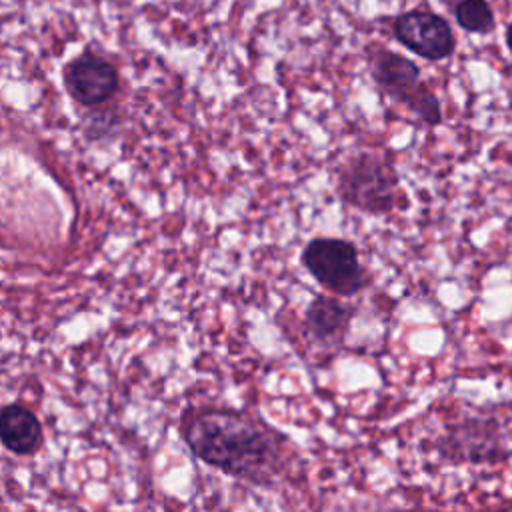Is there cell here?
Returning <instances> with one entry per match:
<instances>
[{
	"label": "cell",
	"mask_w": 512,
	"mask_h": 512,
	"mask_svg": "<svg viewBox=\"0 0 512 512\" xmlns=\"http://www.w3.org/2000/svg\"><path fill=\"white\" fill-rule=\"evenodd\" d=\"M64 86L76 102L96 106L116 92L118 72L106 58L82 54L64 68Z\"/></svg>",
	"instance_id": "obj_7"
},
{
	"label": "cell",
	"mask_w": 512,
	"mask_h": 512,
	"mask_svg": "<svg viewBox=\"0 0 512 512\" xmlns=\"http://www.w3.org/2000/svg\"><path fill=\"white\" fill-rule=\"evenodd\" d=\"M396 40L426 60H444L454 52L456 40L450 24L428 10H410L392 24Z\"/></svg>",
	"instance_id": "obj_6"
},
{
	"label": "cell",
	"mask_w": 512,
	"mask_h": 512,
	"mask_svg": "<svg viewBox=\"0 0 512 512\" xmlns=\"http://www.w3.org/2000/svg\"><path fill=\"white\" fill-rule=\"evenodd\" d=\"M354 308L332 296H316L304 314V324L314 342L322 346H338L352 322Z\"/></svg>",
	"instance_id": "obj_9"
},
{
	"label": "cell",
	"mask_w": 512,
	"mask_h": 512,
	"mask_svg": "<svg viewBox=\"0 0 512 512\" xmlns=\"http://www.w3.org/2000/svg\"><path fill=\"white\" fill-rule=\"evenodd\" d=\"M180 436L196 458L238 480L270 486L286 470L292 446L262 418L222 406L182 412Z\"/></svg>",
	"instance_id": "obj_1"
},
{
	"label": "cell",
	"mask_w": 512,
	"mask_h": 512,
	"mask_svg": "<svg viewBox=\"0 0 512 512\" xmlns=\"http://www.w3.org/2000/svg\"><path fill=\"white\" fill-rule=\"evenodd\" d=\"M340 198L368 214H386L398 200V174L388 152H358L338 172Z\"/></svg>",
	"instance_id": "obj_3"
},
{
	"label": "cell",
	"mask_w": 512,
	"mask_h": 512,
	"mask_svg": "<svg viewBox=\"0 0 512 512\" xmlns=\"http://www.w3.org/2000/svg\"><path fill=\"white\" fill-rule=\"evenodd\" d=\"M460 28L476 34H486L494 28V12L486 0H460L454 8Z\"/></svg>",
	"instance_id": "obj_10"
},
{
	"label": "cell",
	"mask_w": 512,
	"mask_h": 512,
	"mask_svg": "<svg viewBox=\"0 0 512 512\" xmlns=\"http://www.w3.org/2000/svg\"><path fill=\"white\" fill-rule=\"evenodd\" d=\"M0 444L16 456H32L44 444L40 418L24 404L12 402L0 408Z\"/></svg>",
	"instance_id": "obj_8"
},
{
	"label": "cell",
	"mask_w": 512,
	"mask_h": 512,
	"mask_svg": "<svg viewBox=\"0 0 512 512\" xmlns=\"http://www.w3.org/2000/svg\"><path fill=\"white\" fill-rule=\"evenodd\" d=\"M370 72L376 84L398 104L406 106L426 126L442 122V110L436 94L420 80L418 66L384 48L374 50L368 56Z\"/></svg>",
	"instance_id": "obj_4"
},
{
	"label": "cell",
	"mask_w": 512,
	"mask_h": 512,
	"mask_svg": "<svg viewBox=\"0 0 512 512\" xmlns=\"http://www.w3.org/2000/svg\"><path fill=\"white\" fill-rule=\"evenodd\" d=\"M302 264L320 286L338 296H352L368 282L356 246L342 238L310 240L302 252Z\"/></svg>",
	"instance_id": "obj_5"
},
{
	"label": "cell",
	"mask_w": 512,
	"mask_h": 512,
	"mask_svg": "<svg viewBox=\"0 0 512 512\" xmlns=\"http://www.w3.org/2000/svg\"><path fill=\"white\" fill-rule=\"evenodd\" d=\"M434 444L450 464H498L512 456V432L504 416L476 408L450 416Z\"/></svg>",
	"instance_id": "obj_2"
},
{
	"label": "cell",
	"mask_w": 512,
	"mask_h": 512,
	"mask_svg": "<svg viewBox=\"0 0 512 512\" xmlns=\"http://www.w3.org/2000/svg\"><path fill=\"white\" fill-rule=\"evenodd\" d=\"M506 44H508V48H510V52H512V24H510L508 30H506Z\"/></svg>",
	"instance_id": "obj_11"
}]
</instances>
